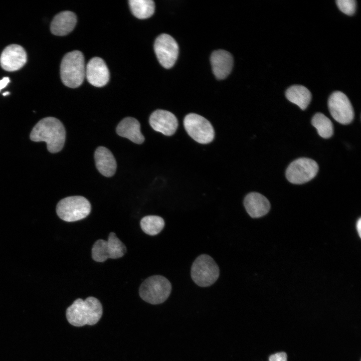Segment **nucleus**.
<instances>
[{"mask_svg":"<svg viewBox=\"0 0 361 361\" xmlns=\"http://www.w3.org/2000/svg\"><path fill=\"white\" fill-rule=\"evenodd\" d=\"M269 361H287V354L284 352L276 353L269 357Z\"/></svg>","mask_w":361,"mask_h":361,"instance_id":"nucleus-25","label":"nucleus"},{"mask_svg":"<svg viewBox=\"0 0 361 361\" xmlns=\"http://www.w3.org/2000/svg\"><path fill=\"white\" fill-rule=\"evenodd\" d=\"M60 75L63 83L70 88H77L83 83L85 76L84 58L79 51L67 53L60 65Z\"/></svg>","mask_w":361,"mask_h":361,"instance_id":"nucleus-3","label":"nucleus"},{"mask_svg":"<svg viewBox=\"0 0 361 361\" xmlns=\"http://www.w3.org/2000/svg\"><path fill=\"white\" fill-rule=\"evenodd\" d=\"M311 123L321 137L328 138L333 135V124L323 114L321 113L315 114L312 118Z\"/></svg>","mask_w":361,"mask_h":361,"instance_id":"nucleus-22","label":"nucleus"},{"mask_svg":"<svg viewBox=\"0 0 361 361\" xmlns=\"http://www.w3.org/2000/svg\"><path fill=\"white\" fill-rule=\"evenodd\" d=\"M212 70L216 77L223 79L231 72L233 66L232 55L224 50L214 51L210 57Z\"/></svg>","mask_w":361,"mask_h":361,"instance_id":"nucleus-15","label":"nucleus"},{"mask_svg":"<svg viewBox=\"0 0 361 361\" xmlns=\"http://www.w3.org/2000/svg\"><path fill=\"white\" fill-rule=\"evenodd\" d=\"M317 162L310 158L302 157L292 161L286 171L288 180L294 184H302L314 178L318 171Z\"/></svg>","mask_w":361,"mask_h":361,"instance_id":"nucleus-9","label":"nucleus"},{"mask_svg":"<svg viewBox=\"0 0 361 361\" xmlns=\"http://www.w3.org/2000/svg\"><path fill=\"white\" fill-rule=\"evenodd\" d=\"M85 76L88 82L95 87L105 85L109 79V72L104 60L99 57L90 59L85 68Z\"/></svg>","mask_w":361,"mask_h":361,"instance_id":"nucleus-14","label":"nucleus"},{"mask_svg":"<svg viewBox=\"0 0 361 361\" xmlns=\"http://www.w3.org/2000/svg\"><path fill=\"white\" fill-rule=\"evenodd\" d=\"M328 106L331 116L339 123L348 124L354 117V111L352 106L343 93L335 91L329 96L328 100Z\"/></svg>","mask_w":361,"mask_h":361,"instance_id":"nucleus-11","label":"nucleus"},{"mask_svg":"<svg viewBox=\"0 0 361 361\" xmlns=\"http://www.w3.org/2000/svg\"><path fill=\"white\" fill-rule=\"evenodd\" d=\"M164 221L158 216L150 215L142 218L140 222L142 231L150 236L158 234L164 227Z\"/></svg>","mask_w":361,"mask_h":361,"instance_id":"nucleus-23","label":"nucleus"},{"mask_svg":"<svg viewBox=\"0 0 361 361\" xmlns=\"http://www.w3.org/2000/svg\"><path fill=\"white\" fill-rule=\"evenodd\" d=\"M126 252L125 245L114 233L111 232L107 241L99 239L94 243L92 248V258L96 262H103L108 258H121Z\"/></svg>","mask_w":361,"mask_h":361,"instance_id":"nucleus-8","label":"nucleus"},{"mask_svg":"<svg viewBox=\"0 0 361 361\" xmlns=\"http://www.w3.org/2000/svg\"><path fill=\"white\" fill-rule=\"evenodd\" d=\"M77 23L76 15L71 11H63L56 15L50 25L51 33L57 36H65L73 31Z\"/></svg>","mask_w":361,"mask_h":361,"instance_id":"nucleus-17","label":"nucleus"},{"mask_svg":"<svg viewBox=\"0 0 361 361\" xmlns=\"http://www.w3.org/2000/svg\"><path fill=\"white\" fill-rule=\"evenodd\" d=\"M336 5L339 9L347 15H353L356 9V1L354 0H337Z\"/></svg>","mask_w":361,"mask_h":361,"instance_id":"nucleus-24","label":"nucleus"},{"mask_svg":"<svg viewBox=\"0 0 361 361\" xmlns=\"http://www.w3.org/2000/svg\"><path fill=\"white\" fill-rule=\"evenodd\" d=\"M244 205L248 214L253 218L265 215L270 209V204L268 199L256 192L250 193L245 197Z\"/></svg>","mask_w":361,"mask_h":361,"instance_id":"nucleus-16","label":"nucleus"},{"mask_svg":"<svg viewBox=\"0 0 361 361\" xmlns=\"http://www.w3.org/2000/svg\"><path fill=\"white\" fill-rule=\"evenodd\" d=\"M27 61L25 49L20 45L11 44L6 47L0 56L2 68L9 72L15 71L22 68Z\"/></svg>","mask_w":361,"mask_h":361,"instance_id":"nucleus-12","label":"nucleus"},{"mask_svg":"<svg viewBox=\"0 0 361 361\" xmlns=\"http://www.w3.org/2000/svg\"><path fill=\"white\" fill-rule=\"evenodd\" d=\"M96 166L98 170L103 175L110 177L116 171L117 164L111 152L107 148L99 146L94 153Z\"/></svg>","mask_w":361,"mask_h":361,"instance_id":"nucleus-18","label":"nucleus"},{"mask_svg":"<svg viewBox=\"0 0 361 361\" xmlns=\"http://www.w3.org/2000/svg\"><path fill=\"white\" fill-rule=\"evenodd\" d=\"M91 210L89 201L80 196H70L60 200L56 212L62 220L68 222L77 221L87 217Z\"/></svg>","mask_w":361,"mask_h":361,"instance_id":"nucleus-5","label":"nucleus"},{"mask_svg":"<svg viewBox=\"0 0 361 361\" xmlns=\"http://www.w3.org/2000/svg\"><path fill=\"white\" fill-rule=\"evenodd\" d=\"M10 81V78L8 77H4L2 80H0V91L4 88Z\"/></svg>","mask_w":361,"mask_h":361,"instance_id":"nucleus-26","label":"nucleus"},{"mask_svg":"<svg viewBox=\"0 0 361 361\" xmlns=\"http://www.w3.org/2000/svg\"><path fill=\"white\" fill-rule=\"evenodd\" d=\"M171 291V285L167 278L161 275H154L143 281L139 292L140 297L145 301L158 304L168 298Z\"/></svg>","mask_w":361,"mask_h":361,"instance_id":"nucleus-4","label":"nucleus"},{"mask_svg":"<svg viewBox=\"0 0 361 361\" xmlns=\"http://www.w3.org/2000/svg\"><path fill=\"white\" fill-rule=\"evenodd\" d=\"M116 132L120 136L127 138L137 144L144 141V137L140 131V124L134 118L127 117L122 119L116 127Z\"/></svg>","mask_w":361,"mask_h":361,"instance_id":"nucleus-19","label":"nucleus"},{"mask_svg":"<svg viewBox=\"0 0 361 361\" xmlns=\"http://www.w3.org/2000/svg\"><path fill=\"white\" fill-rule=\"evenodd\" d=\"M130 9L137 18L144 19L150 17L155 10V4L152 0H129Z\"/></svg>","mask_w":361,"mask_h":361,"instance_id":"nucleus-21","label":"nucleus"},{"mask_svg":"<svg viewBox=\"0 0 361 361\" xmlns=\"http://www.w3.org/2000/svg\"><path fill=\"white\" fill-rule=\"evenodd\" d=\"M149 122L154 130L166 136L173 135L178 126L175 116L168 111L162 109L153 112L149 117Z\"/></svg>","mask_w":361,"mask_h":361,"instance_id":"nucleus-13","label":"nucleus"},{"mask_svg":"<svg viewBox=\"0 0 361 361\" xmlns=\"http://www.w3.org/2000/svg\"><path fill=\"white\" fill-rule=\"evenodd\" d=\"M285 96L289 101L298 105L302 110L307 107L311 99L309 90L302 85L290 87L286 91Z\"/></svg>","mask_w":361,"mask_h":361,"instance_id":"nucleus-20","label":"nucleus"},{"mask_svg":"<svg viewBox=\"0 0 361 361\" xmlns=\"http://www.w3.org/2000/svg\"><path fill=\"white\" fill-rule=\"evenodd\" d=\"M154 50L164 68L169 69L174 65L178 55V46L171 36L166 34L158 36L154 42Z\"/></svg>","mask_w":361,"mask_h":361,"instance_id":"nucleus-10","label":"nucleus"},{"mask_svg":"<svg viewBox=\"0 0 361 361\" xmlns=\"http://www.w3.org/2000/svg\"><path fill=\"white\" fill-rule=\"evenodd\" d=\"M356 229L359 237L361 236V219L359 218L356 223Z\"/></svg>","mask_w":361,"mask_h":361,"instance_id":"nucleus-27","label":"nucleus"},{"mask_svg":"<svg viewBox=\"0 0 361 361\" xmlns=\"http://www.w3.org/2000/svg\"><path fill=\"white\" fill-rule=\"evenodd\" d=\"M102 306L98 299L88 297L85 300L78 298L66 310V317L72 325L80 327L94 325L101 318Z\"/></svg>","mask_w":361,"mask_h":361,"instance_id":"nucleus-2","label":"nucleus"},{"mask_svg":"<svg viewBox=\"0 0 361 361\" xmlns=\"http://www.w3.org/2000/svg\"><path fill=\"white\" fill-rule=\"evenodd\" d=\"M66 138L64 125L58 119L48 117L40 120L33 128L30 139L34 141H45L51 153H56L63 148Z\"/></svg>","mask_w":361,"mask_h":361,"instance_id":"nucleus-1","label":"nucleus"},{"mask_svg":"<svg viewBox=\"0 0 361 361\" xmlns=\"http://www.w3.org/2000/svg\"><path fill=\"white\" fill-rule=\"evenodd\" d=\"M188 134L196 141L207 144L213 141L215 131L211 123L205 118L196 113H189L184 120Z\"/></svg>","mask_w":361,"mask_h":361,"instance_id":"nucleus-7","label":"nucleus"},{"mask_svg":"<svg viewBox=\"0 0 361 361\" xmlns=\"http://www.w3.org/2000/svg\"><path fill=\"white\" fill-rule=\"evenodd\" d=\"M9 94H10L9 92H5L3 94V95L4 96H6L7 95H9Z\"/></svg>","mask_w":361,"mask_h":361,"instance_id":"nucleus-28","label":"nucleus"},{"mask_svg":"<svg viewBox=\"0 0 361 361\" xmlns=\"http://www.w3.org/2000/svg\"><path fill=\"white\" fill-rule=\"evenodd\" d=\"M218 265L209 255L202 254L198 257L191 268V277L194 282L201 287L213 284L219 276Z\"/></svg>","mask_w":361,"mask_h":361,"instance_id":"nucleus-6","label":"nucleus"}]
</instances>
